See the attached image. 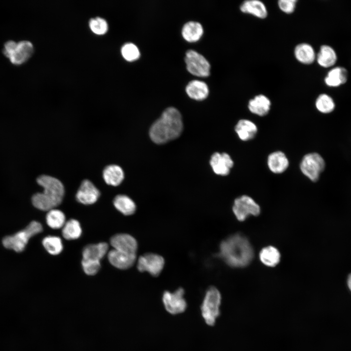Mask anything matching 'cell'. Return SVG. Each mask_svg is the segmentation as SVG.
<instances>
[{
	"label": "cell",
	"instance_id": "cell-1",
	"mask_svg": "<svg viewBox=\"0 0 351 351\" xmlns=\"http://www.w3.org/2000/svg\"><path fill=\"white\" fill-rule=\"evenodd\" d=\"M219 254L230 267L242 268L252 261L254 253L248 239L242 234H236L221 242Z\"/></svg>",
	"mask_w": 351,
	"mask_h": 351
},
{
	"label": "cell",
	"instance_id": "cell-2",
	"mask_svg": "<svg viewBox=\"0 0 351 351\" xmlns=\"http://www.w3.org/2000/svg\"><path fill=\"white\" fill-rule=\"evenodd\" d=\"M183 130L182 116L174 107L166 108L151 126L149 135L156 144H163L178 137Z\"/></svg>",
	"mask_w": 351,
	"mask_h": 351
},
{
	"label": "cell",
	"instance_id": "cell-3",
	"mask_svg": "<svg viewBox=\"0 0 351 351\" xmlns=\"http://www.w3.org/2000/svg\"><path fill=\"white\" fill-rule=\"evenodd\" d=\"M38 183L43 188L42 193H38L32 197L33 205L37 209L49 211L59 205L64 195V188L58 179L47 175L39 176Z\"/></svg>",
	"mask_w": 351,
	"mask_h": 351
},
{
	"label": "cell",
	"instance_id": "cell-4",
	"mask_svg": "<svg viewBox=\"0 0 351 351\" xmlns=\"http://www.w3.org/2000/svg\"><path fill=\"white\" fill-rule=\"evenodd\" d=\"M42 231L41 224L37 221H33L23 230L4 237L2 243L6 249L21 252L25 249L29 240Z\"/></svg>",
	"mask_w": 351,
	"mask_h": 351
},
{
	"label": "cell",
	"instance_id": "cell-5",
	"mask_svg": "<svg viewBox=\"0 0 351 351\" xmlns=\"http://www.w3.org/2000/svg\"><path fill=\"white\" fill-rule=\"evenodd\" d=\"M221 302V295L218 290L214 286L208 288L200 306L201 316L207 325L215 324L220 313Z\"/></svg>",
	"mask_w": 351,
	"mask_h": 351
},
{
	"label": "cell",
	"instance_id": "cell-6",
	"mask_svg": "<svg viewBox=\"0 0 351 351\" xmlns=\"http://www.w3.org/2000/svg\"><path fill=\"white\" fill-rule=\"evenodd\" d=\"M34 48L32 43L27 40L18 42L10 40L4 44L3 52L10 61L16 65L27 61L32 56Z\"/></svg>",
	"mask_w": 351,
	"mask_h": 351
},
{
	"label": "cell",
	"instance_id": "cell-7",
	"mask_svg": "<svg viewBox=\"0 0 351 351\" xmlns=\"http://www.w3.org/2000/svg\"><path fill=\"white\" fill-rule=\"evenodd\" d=\"M325 167L323 157L316 153H309L304 156L300 163L302 173L312 181H316Z\"/></svg>",
	"mask_w": 351,
	"mask_h": 351
},
{
	"label": "cell",
	"instance_id": "cell-8",
	"mask_svg": "<svg viewBox=\"0 0 351 351\" xmlns=\"http://www.w3.org/2000/svg\"><path fill=\"white\" fill-rule=\"evenodd\" d=\"M184 60L187 69L191 74L198 77H207L210 75L211 65L209 62L196 51L187 50Z\"/></svg>",
	"mask_w": 351,
	"mask_h": 351
},
{
	"label": "cell",
	"instance_id": "cell-9",
	"mask_svg": "<svg viewBox=\"0 0 351 351\" xmlns=\"http://www.w3.org/2000/svg\"><path fill=\"white\" fill-rule=\"evenodd\" d=\"M184 290L179 288L174 292H164L162 301L165 310L170 314L176 315L184 312L187 307L184 298Z\"/></svg>",
	"mask_w": 351,
	"mask_h": 351
},
{
	"label": "cell",
	"instance_id": "cell-10",
	"mask_svg": "<svg viewBox=\"0 0 351 351\" xmlns=\"http://www.w3.org/2000/svg\"><path fill=\"white\" fill-rule=\"evenodd\" d=\"M259 205L251 197L244 195L236 198L233 212L239 221L245 220L249 216H257L260 213Z\"/></svg>",
	"mask_w": 351,
	"mask_h": 351
},
{
	"label": "cell",
	"instance_id": "cell-11",
	"mask_svg": "<svg viewBox=\"0 0 351 351\" xmlns=\"http://www.w3.org/2000/svg\"><path fill=\"white\" fill-rule=\"evenodd\" d=\"M164 265L162 256L156 254L148 253L140 256L137 263V268L140 272H147L153 276H158Z\"/></svg>",
	"mask_w": 351,
	"mask_h": 351
},
{
	"label": "cell",
	"instance_id": "cell-12",
	"mask_svg": "<svg viewBox=\"0 0 351 351\" xmlns=\"http://www.w3.org/2000/svg\"><path fill=\"white\" fill-rule=\"evenodd\" d=\"M100 196V192L94 184L88 179L84 180L78 188L76 198L77 200L84 205L95 203Z\"/></svg>",
	"mask_w": 351,
	"mask_h": 351
},
{
	"label": "cell",
	"instance_id": "cell-13",
	"mask_svg": "<svg viewBox=\"0 0 351 351\" xmlns=\"http://www.w3.org/2000/svg\"><path fill=\"white\" fill-rule=\"evenodd\" d=\"M113 249L131 254H136L137 243L134 237L126 234H117L110 239Z\"/></svg>",
	"mask_w": 351,
	"mask_h": 351
},
{
	"label": "cell",
	"instance_id": "cell-14",
	"mask_svg": "<svg viewBox=\"0 0 351 351\" xmlns=\"http://www.w3.org/2000/svg\"><path fill=\"white\" fill-rule=\"evenodd\" d=\"M210 165L216 174L227 176L233 167L234 162L228 154L216 152L212 156Z\"/></svg>",
	"mask_w": 351,
	"mask_h": 351
},
{
	"label": "cell",
	"instance_id": "cell-15",
	"mask_svg": "<svg viewBox=\"0 0 351 351\" xmlns=\"http://www.w3.org/2000/svg\"><path fill=\"white\" fill-rule=\"evenodd\" d=\"M110 263L116 268L125 270L130 268L136 259V254H131L112 249L108 254Z\"/></svg>",
	"mask_w": 351,
	"mask_h": 351
},
{
	"label": "cell",
	"instance_id": "cell-16",
	"mask_svg": "<svg viewBox=\"0 0 351 351\" xmlns=\"http://www.w3.org/2000/svg\"><path fill=\"white\" fill-rule=\"evenodd\" d=\"M241 12L252 15L258 19H264L268 16L265 4L259 0H247L242 2L239 7Z\"/></svg>",
	"mask_w": 351,
	"mask_h": 351
},
{
	"label": "cell",
	"instance_id": "cell-17",
	"mask_svg": "<svg viewBox=\"0 0 351 351\" xmlns=\"http://www.w3.org/2000/svg\"><path fill=\"white\" fill-rule=\"evenodd\" d=\"M271 105L270 99L264 95L259 94L249 100L248 107L252 113L264 116L269 113Z\"/></svg>",
	"mask_w": 351,
	"mask_h": 351
},
{
	"label": "cell",
	"instance_id": "cell-18",
	"mask_svg": "<svg viewBox=\"0 0 351 351\" xmlns=\"http://www.w3.org/2000/svg\"><path fill=\"white\" fill-rule=\"evenodd\" d=\"M186 92L192 98L202 100L209 94V88L207 83L202 80L194 79L188 82L186 86Z\"/></svg>",
	"mask_w": 351,
	"mask_h": 351
},
{
	"label": "cell",
	"instance_id": "cell-19",
	"mask_svg": "<svg viewBox=\"0 0 351 351\" xmlns=\"http://www.w3.org/2000/svg\"><path fill=\"white\" fill-rule=\"evenodd\" d=\"M294 56L298 62L306 65L312 63L316 59L314 49L307 43L297 44L294 49Z\"/></svg>",
	"mask_w": 351,
	"mask_h": 351
},
{
	"label": "cell",
	"instance_id": "cell-20",
	"mask_svg": "<svg viewBox=\"0 0 351 351\" xmlns=\"http://www.w3.org/2000/svg\"><path fill=\"white\" fill-rule=\"evenodd\" d=\"M267 164L270 170L273 173L284 172L289 166V160L282 152L277 151L271 153L268 157Z\"/></svg>",
	"mask_w": 351,
	"mask_h": 351
},
{
	"label": "cell",
	"instance_id": "cell-21",
	"mask_svg": "<svg viewBox=\"0 0 351 351\" xmlns=\"http://www.w3.org/2000/svg\"><path fill=\"white\" fill-rule=\"evenodd\" d=\"M103 178L108 185L117 186L123 181L124 174L122 168L115 164L107 166L103 171Z\"/></svg>",
	"mask_w": 351,
	"mask_h": 351
},
{
	"label": "cell",
	"instance_id": "cell-22",
	"mask_svg": "<svg viewBox=\"0 0 351 351\" xmlns=\"http://www.w3.org/2000/svg\"><path fill=\"white\" fill-rule=\"evenodd\" d=\"M108 250V245L104 242L87 245L82 252V259L100 261Z\"/></svg>",
	"mask_w": 351,
	"mask_h": 351
},
{
	"label": "cell",
	"instance_id": "cell-23",
	"mask_svg": "<svg viewBox=\"0 0 351 351\" xmlns=\"http://www.w3.org/2000/svg\"><path fill=\"white\" fill-rule=\"evenodd\" d=\"M235 131L241 140L247 141L255 136L257 132V128L252 121L247 119H241L236 124Z\"/></svg>",
	"mask_w": 351,
	"mask_h": 351
},
{
	"label": "cell",
	"instance_id": "cell-24",
	"mask_svg": "<svg viewBox=\"0 0 351 351\" xmlns=\"http://www.w3.org/2000/svg\"><path fill=\"white\" fill-rule=\"evenodd\" d=\"M347 78V70L342 67H336L329 71L324 81L327 86L335 87L346 83Z\"/></svg>",
	"mask_w": 351,
	"mask_h": 351
},
{
	"label": "cell",
	"instance_id": "cell-25",
	"mask_svg": "<svg viewBox=\"0 0 351 351\" xmlns=\"http://www.w3.org/2000/svg\"><path fill=\"white\" fill-rule=\"evenodd\" d=\"M203 33V28L200 23L195 21L186 22L181 30V33L185 39L189 42L198 40Z\"/></svg>",
	"mask_w": 351,
	"mask_h": 351
},
{
	"label": "cell",
	"instance_id": "cell-26",
	"mask_svg": "<svg viewBox=\"0 0 351 351\" xmlns=\"http://www.w3.org/2000/svg\"><path fill=\"white\" fill-rule=\"evenodd\" d=\"M318 64L324 68L333 66L337 60L336 54L331 46L323 45L321 46L319 52L316 55Z\"/></svg>",
	"mask_w": 351,
	"mask_h": 351
},
{
	"label": "cell",
	"instance_id": "cell-27",
	"mask_svg": "<svg viewBox=\"0 0 351 351\" xmlns=\"http://www.w3.org/2000/svg\"><path fill=\"white\" fill-rule=\"evenodd\" d=\"M259 257L260 261L264 265L273 267L280 262L281 255L276 248L273 246H268L260 251Z\"/></svg>",
	"mask_w": 351,
	"mask_h": 351
},
{
	"label": "cell",
	"instance_id": "cell-28",
	"mask_svg": "<svg viewBox=\"0 0 351 351\" xmlns=\"http://www.w3.org/2000/svg\"><path fill=\"white\" fill-rule=\"evenodd\" d=\"M115 208L125 215H132L136 211V205L134 201L124 195H117L114 199Z\"/></svg>",
	"mask_w": 351,
	"mask_h": 351
},
{
	"label": "cell",
	"instance_id": "cell-29",
	"mask_svg": "<svg viewBox=\"0 0 351 351\" xmlns=\"http://www.w3.org/2000/svg\"><path fill=\"white\" fill-rule=\"evenodd\" d=\"M82 233V230L79 222L71 219L65 222L62 227V234L67 240H74L79 238Z\"/></svg>",
	"mask_w": 351,
	"mask_h": 351
},
{
	"label": "cell",
	"instance_id": "cell-30",
	"mask_svg": "<svg viewBox=\"0 0 351 351\" xmlns=\"http://www.w3.org/2000/svg\"><path fill=\"white\" fill-rule=\"evenodd\" d=\"M47 225L53 229L62 228L65 223V216L60 210L53 209L49 210L46 216Z\"/></svg>",
	"mask_w": 351,
	"mask_h": 351
},
{
	"label": "cell",
	"instance_id": "cell-31",
	"mask_svg": "<svg viewBox=\"0 0 351 351\" xmlns=\"http://www.w3.org/2000/svg\"><path fill=\"white\" fill-rule=\"evenodd\" d=\"M42 245L51 254H59L63 250V245L60 237L56 236H47L43 238Z\"/></svg>",
	"mask_w": 351,
	"mask_h": 351
},
{
	"label": "cell",
	"instance_id": "cell-32",
	"mask_svg": "<svg viewBox=\"0 0 351 351\" xmlns=\"http://www.w3.org/2000/svg\"><path fill=\"white\" fill-rule=\"evenodd\" d=\"M315 106L321 113H331L335 108V103L332 98L328 95L322 94L316 99Z\"/></svg>",
	"mask_w": 351,
	"mask_h": 351
},
{
	"label": "cell",
	"instance_id": "cell-33",
	"mask_svg": "<svg viewBox=\"0 0 351 351\" xmlns=\"http://www.w3.org/2000/svg\"><path fill=\"white\" fill-rule=\"evenodd\" d=\"M121 52L123 58L130 61L137 59L140 55L138 47L131 42L124 44L121 48Z\"/></svg>",
	"mask_w": 351,
	"mask_h": 351
},
{
	"label": "cell",
	"instance_id": "cell-34",
	"mask_svg": "<svg viewBox=\"0 0 351 351\" xmlns=\"http://www.w3.org/2000/svg\"><path fill=\"white\" fill-rule=\"evenodd\" d=\"M89 26L93 32L100 35L105 34L108 28L106 21L100 17L91 19L89 22Z\"/></svg>",
	"mask_w": 351,
	"mask_h": 351
},
{
	"label": "cell",
	"instance_id": "cell-35",
	"mask_svg": "<svg viewBox=\"0 0 351 351\" xmlns=\"http://www.w3.org/2000/svg\"><path fill=\"white\" fill-rule=\"evenodd\" d=\"M81 264L84 272L89 275L96 274L100 268L99 261L82 259Z\"/></svg>",
	"mask_w": 351,
	"mask_h": 351
},
{
	"label": "cell",
	"instance_id": "cell-36",
	"mask_svg": "<svg viewBox=\"0 0 351 351\" xmlns=\"http://www.w3.org/2000/svg\"><path fill=\"white\" fill-rule=\"evenodd\" d=\"M297 2V0H279L277 4L281 11L287 14H290L294 11Z\"/></svg>",
	"mask_w": 351,
	"mask_h": 351
},
{
	"label": "cell",
	"instance_id": "cell-37",
	"mask_svg": "<svg viewBox=\"0 0 351 351\" xmlns=\"http://www.w3.org/2000/svg\"><path fill=\"white\" fill-rule=\"evenodd\" d=\"M348 285L350 290L351 291V273L349 275L348 278Z\"/></svg>",
	"mask_w": 351,
	"mask_h": 351
}]
</instances>
